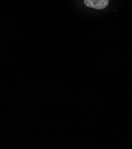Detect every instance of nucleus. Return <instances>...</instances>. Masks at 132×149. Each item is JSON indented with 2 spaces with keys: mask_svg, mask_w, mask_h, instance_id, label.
Returning <instances> with one entry per match:
<instances>
[{
  "mask_svg": "<svg viewBox=\"0 0 132 149\" xmlns=\"http://www.w3.org/2000/svg\"><path fill=\"white\" fill-rule=\"evenodd\" d=\"M84 3L88 7L102 10L108 6L109 0H84Z\"/></svg>",
  "mask_w": 132,
  "mask_h": 149,
  "instance_id": "1",
  "label": "nucleus"
}]
</instances>
